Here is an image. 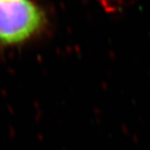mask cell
<instances>
[{
    "mask_svg": "<svg viewBox=\"0 0 150 150\" xmlns=\"http://www.w3.org/2000/svg\"><path fill=\"white\" fill-rule=\"evenodd\" d=\"M45 25V13L33 0H0V47L23 45Z\"/></svg>",
    "mask_w": 150,
    "mask_h": 150,
    "instance_id": "6da1fadb",
    "label": "cell"
}]
</instances>
